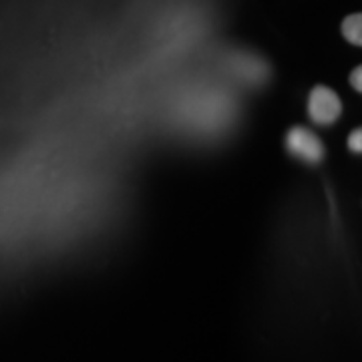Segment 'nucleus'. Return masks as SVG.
Instances as JSON below:
<instances>
[{"label":"nucleus","mask_w":362,"mask_h":362,"mask_svg":"<svg viewBox=\"0 0 362 362\" xmlns=\"http://www.w3.org/2000/svg\"><path fill=\"white\" fill-rule=\"evenodd\" d=\"M286 145L292 156H296L298 159L312 163V165L320 163L324 159L322 141L318 139V135H314L306 127H294L290 131L286 137Z\"/></svg>","instance_id":"f03ea898"},{"label":"nucleus","mask_w":362,"mask_h":362,"mask_svg":"<svg viewBox=\"0 0 362 362\" xmlns=\"http://www.w3.org/2000/svg\"><path fill=\"white\" fill-rule=\"evenodd\" d=\"M308 113L316 125H332L342 113V103L334 90L320 85L310 93Z\"/></svg>","instance_id":"f257e3e1"},{"label":"nucleus","mask_w":362,"mask_h":362,"mask_svg":"<svg viewBox=\"0 0 362 362\" xmlns=\"http://www.w3.org/2000/svg\"><path fill=\"white\" fill-rule=\"evenodd\" d=\"M350 83H352V87H354V90H356V93H361V90H362V71H361V66H358V69H354V73L350 75Z\"/></svg>","instance_id":"423d86ee"},{"label":"nucleus","mask_w":362,"mask_h":362,"mask_svg":"<svg viewBox=\"0 0 362 362\" xmlns=\"http://www.w3.org/2000/svg\"><path fill=\"white\" fill-rule=\"evenodd\" d=\"M349 147L352 153H361L362 151V131L361 129H356L350 133Z\"/></svg>","instance_id":"39448f33"},{"label":"nucleus","mask_w":362,"mask_h":362,"mask_svg":"<svg viewBox=\"0 0 362 362\" xmlns=\"http://www.w3.org/2000/svg\"><path fill=\"white\" fill-rule=\"evenodd\" d=\"M230 71L247 85H262L270 77V66L264 59L250 52H238L230 57Z\"/></svg>","instance_id":"7ed1b4c3"},{"label":"nucleus","mask_w":362,"mask_h":362,"mask_svg":"<svg viewBox=\"0 0 362 362\" xmlns=\"http://www.w3.org/2000/svg\"><path fill=\"white\" fill-rule=\"evenodd\" d=\"M342 35L346 37L350 45L361 47L362 45V16L361 14H350L342 23Z\"/></svg>","instance_id":"20e7f679"}]
</instances>
